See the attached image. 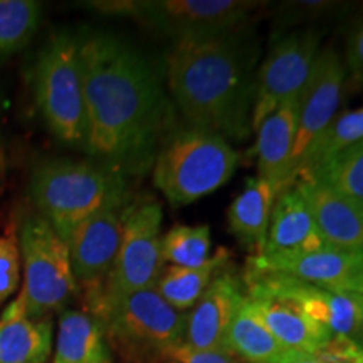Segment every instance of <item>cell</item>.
I'll list each match as a JSON object with an SVG mask.
<instances>
[{
  "label": "cell",
  "instance_id": "cell-1",
  "mask_svg": "<svg viewBox=\"0 0 363 363\" xmlns=\"http://www.w3.org/2000/svg\"><path fill=\"white\" fill-rule=\"evenodd\" d=\"M86 136L91 160L116 174L142 177L153 167L172 126V106L147 57L120 35H79Z\"/></svg>",
  "mask_w": 363,
  "mask_h": 363
},
{
  "label": "cell",
  "instance_id": "cell-2",
  "mask_svg": "<svg viewBox=\"0 0 363 363\" xmlns=\"http://www.w3.org/2000/svg\"><path fill=\"white\" fill-rule=\"evenodd\" d=\"M254 65L256 48L240 33L180 40L167 54V84L190 126L242 142L252 131Z\"/></svg>",
  "mask_w": 363,
  "mask_h": 363
},
{
  "label": "cell",
  "instance_id": "cell-3",
  "mask_svg": "<svg viewBox=\"0 0 363 363\" xmlns=\"http://www.w3.org/2000/svg\"><path fill=\"white\" fill-rule=\"evenodd\" d=\"M29 194L39 216L66 242L89 216L128 197V185L123 175L94 160L48 158L35 165Z\"/></svg>",
  "mask_w": 363,
  "mask_h": 363
},
{
  "label": "cell",
  "instance_id": "cell-4",
  "mask_svg": "<svg viewBox=\"0 0 363 363\" xmlns=\"http://www.w3.org/2000/svg\"><path fill=\"white\" fill-rule=\"evenodd\" d=\"M88 308L103 325L110 348L130 363L169 360L185 342L187 316L172 308L155 288L88 303Z\"/></svg>",
  "mask_w": 363,
  "mask_h": 363
},
{
  "label": "cell",
  "instance_id": "cell-5",
  "mask_svg": "<svg viewBox=\"0 0 363 363\" xmlns=\"http://www.w3.org/2000/svg\"><path fill=\"white\" fill-rule=\"evenodd\" d=\"M239 155L222 136L195 128H174L163 138L153 162V184L172 207H184L225 185Z\"/></svg>",
  "mask_w": 363,
  "mask_h": 363
},
{
  "label": "cell",
  "instance_id": "cell-6",
  "mask_svg": "<svg viewBox=\"0 0 363 363\" xmlns=\"http://www.w3.org/2000/svg\"><path fill=\"white\" fill-rule=\"evenodd\" d=\"M34 98L51 133L71 148H86V104L79 38L56 33L48 39L33 71Z\"/></svg>",
  "mask_w": 363,
  "mask_h": 363
},
{
  "label": "cell",
  "instance_id": "cell-7",
  "mask_svg": "<svg viewBox=\"0 0 363 363\" xmlns=\"http://www.w3.org/2000/svg\"><path fill=\"white\" fill-rule=\"evenodd\" d=\"M163 211L157 201L128 202L115 262L104 281L88 289V303L106 301L155 288L165 267L162 259Z\"/></svg>",
  "mask_w": 363,
  "mask_h": 363
},
{
  "label": "cell",
  "instance_id": "cell-8",
  "mask_svg": "<svg viewBox=\"0 0 363 363\" xmlns=\"http://www.w3.org/2000/svg\"><path fill=\"white\" fill-rule=\"evenodd\" d=\"M19 249L24 262V288L17 298L24 305L26 316L48 318L61 310L78 288L69 249L39 214L22 220Z\"/></svg>",
  "mask_w": 363,
  "mask_h": 363
},
{
  "label": "cell",
  "instance_id": "cell-9",
  "mask_svg": "<svg viewBox=\"0 0 363 363\" xmlns=\"http://www.w3.org/2000/svg\"><path fill=\"white\" fill-rule=\"evenodd\" d=\"M261 6L249 0H157L136 2L135 16L180 43L239 33Z\"/></svg>",
  "mask_w": 363,
  "mask_h": 363
},
{
  "label": "cell",
  "instance_id": "cell-10",
  "mask_svg": "<svg viewBox=\"0 0 363 363\" xmlns=\"http://www.w3.org/2000/svg\"><path fill=\"white\" fill-rule=\"evenodd\" d=\"M321 34L315 29L284 34L269 49L256 76L252 130L281 104L299 96L320 54Z\"/></svg>",
  "mask_w": 363,
  "mask_h": 363
},
{
  "label": "cell",
  "instance_id": "cell-11",
  "mask_svg": "<svg viewBox=\"0 0 363 363\" xmlns=\"http://www.w3.org/2000/svg\"><path fill=\"white\" fill-rule=\"evenodd\" d=\"M246 294L283 299L323 325L333 337H353L363 326V299L358 293H337L276 272L246 271Z\"/></svg>",
  "mask_w": 363,
  "mask_h": 363
},
{
  "label": "cell",
  "instance_id": "cell-12",
  "mask_svg": "<svg viewBox=\"0 0 363 363\" xmlns=\"http://www.w3.org/2000/svg\"><path fill=\"white\" fill-rule=\"evenodd\" d=\"M347 67L335 49H323L318 54L311 74L298 98L296 138L293 147L291 180L298 162L310 150L316 138L338 115Z\"/></svg>",
  "mask_w": 363,
  "mask_h": 363
},
{
  "label": "cell",
  "instance_id": "cell-13",
  "mask_svg": "<svg viewBox=\"0 0 363 363\" xmlns=\"http://www.w3.org/2000/svg\"><path fill=\"white\" fill-rule=\"evenodd\" d=\"M247 271L286 274L337 293H358L363 283V252L325 247L283 256H251Z\"/></svg>",
  "mask_w": 363,
  "mask_h": 363
},
{
  "label": "cell",
  "instance_id": "cell-14",
  "mask_svg": "<svg viewBox=\"0 0 363 363\" xmlns=\"http://www.w3.org/2000/svg\"><path fill=\"white\" fill-rule=\"evenodd\" d=\"M130 197L118 199L89 216L66 240L76 283L93 289L104 281L115 262Z\"/></svg>",
  "mask_w": 363,
  "mask_h": 363
},
{
  "label": "cell",
  "instance_id": "cell-15",
  "mask_svg": "<svg viewBox=\"0 0 363 363\" xmlns=\"http://www.w3.org/2000/svg\"><path fill=\"white\" fill-rule=\"evenodd\" d=\"M305 199L318 233L331 247L363 252V206L345 197L323 180L294 184Z\"/></svg>",
  "mask_w": 363,
  "mask_h": 363
},
{
  "label": "cell",
  "instance_id": "cell-16",
  "mask_svg": "<svg viewBox=\"0 0 363 363\" xmlns=\"http://www.w3.org/2000/svg\"><path fill=\"white\" fill-rule=\"evenodd\" d=\"M246 291L233 274H217L195 303L185 323V345L195 350H222Z\"/></svg>",
  "mask_w": 363,
  "mask_h": 363
},
{
  "label": "cell",
  "instance_id": "cell-17",
  "mask_svg": "<svg viewBox=\"0 0 363 363\" xmlns=\"http://www.w3.org/2000/svg\"><path fill=\"white\" fill-rule=\"evenodd\" d=\"M325 247L331 246L318 233L310 208L298 189L291 185L276 195L264 249L257 256H283Z\"/></svg>",
  "mask_w": 363,
  "mask_h": 363
},
{
  "label": "cell",
  "instance_id": "cell-18",
  "mask_svg": "<svg viewBox=\"0 0 363 363\" xmlns=\"http://www.w3.org/2000/svg\"><path fill=\"white\" fill-rule=\"evenodd\" d=\"M298 98L289 99L257 126V167L262 180H266L276 195L291 187L293 147L296 138Z\"/></svg>",
  "mask_w": 363,
  "mask_h": 363
},
{
  "label": "cell",
  "instance_id": "cell-19",
  "mask_svg": "<svg viewBox=\"0 0 363 363\" xmlns=\"http://www.w3.org/2000/svg\"><path fill=\"white\" fill-rule=\"evenodd\" d=\"M246 301L272 337L289 350L316 355L333 338L323 325L316 323L291 303L259 294H246Z\"/></svg>",
  "mask_w": 363,
  "mask_h": 363
},
{
  "label": "cell",
  "instance_id": "cell-20",
  "mask_svg": "<svg viewBox=\"0 0 363 363\" xmlns=\"http://www.w3.org/2000/svg\"><path fill=\"white\" fill-rule=\"evenodd\" d=\"M51 352V320L26 316L17 298L0 320V363H45Z\"/></svg>",
  "mask_w": 363,
  "mask_h": 363
},
{
  "label": "cell",
  "instance_id": "cell-21",
  "mask_svg": "<svg viewBox=\"0 0 363 363\" xmlns=\"http://www.w3.org/2000/svg\"><path fill=\"white\" fill-rule=\"evenodd\" d=\"M274 201L276 192L271 185L261 177H251L227 211L230 233L252 251V256L264 249Z\"/></svg>",
  "mask_w": 363,
  "mask_h": 363
},
{
  "label": "cell",
  "instance_id": "cell-22",
  "mask_svg": "<svg viewBox=\"0 0 363 363\" xmlns=\"http://www.w3.org/2000/svg\"><path fill=\"white\" fill-rule=\"evenodd\" d=\"M224 352L242 363H294L306 355L289 350L272 337L271 331L249 308L246 298L227 330Z\"/></svg>",
  "mask_w": 363,
  "mask_h": 363
},
{
  "label": "cell",
  "instance_id": "cell-23",
  "mask_svg": "<svg viewBox=\"0 0 363 363\" xmlns=\"http://www.w3.org/2000/svg\"><path fill=\"white\" fill-rule=\"evenodd\" d=\"M52 363H113L111 348L99 320L86 311L62 313Z\"/></svg>",
  "mask_w": 363,
  "mask_h": 363
},
{
  "label": "cell",
  "instance_id": "cell-24",
  "mask_svg": "<svg viewBox=\"0 0 363 363\" xmlns=\"http://www.w3.org/2000/svg\"><path fill=\"white\" fill-rule=\"evenodd\" d=\"M363 140V104L355 110L337 115L298 162L293 172V185L320 174L340 153Z\"/></svg>",
  "mask_w": 363,
  "mask_h": 363
},
{
  "label": "cell",
  "instance_id": "cell-25",
  "mask_svg": "<svg viewBox=\"0 0 363 363\" xmlns=\"http://www.w3.org/2000/svg\"><path fill=\"white\" fill-rule=\"evenodd\" d=\"M227 261H229V252L227 249L220 247L201 267H163L155 284V291L172 308L184 313L195 306V303L199 301V298L202 296L207 286L212 283V279L216 278L220 267L225 266Z\"/></svg>",
  "mask_w": 363,
  "mask_h": 363
},
{
  "label": "cell",
  "instance_id": "cell-26",
  "mask_svg": "<svg viewBox=\"0 0 363 363\" xmlns=\"http://www.w3.org/2000/svg\"><path fill=\"white\" fill-rule=\"evenodd\" d=\"M208 225L177 224L162 235V259L170 266L201 267L211 259Z\"/></svg>",
  "mask_w": 363,
  "mask_h": 363
},
{
  "label": "cell",
  "instance_id": "cell-27",
  "mask_svg": "<svg viewBox=\"0 0 363 363\" xmlns=\"http://www.w3.org/2000/svg\"><path fill=\"white\" fill-rule=\"evenodd\" d=\"M40 6L33 0H0V56L21 51L38 30Z\"/></svg>",
  "mask_w": 363,
  "mask_h": 363
},
{
  "label": "cell",
  "instance_id": "cell-28",
  "mask_svg": "<svg viewBox=\"0 0 363 363\" xmlns=\"http://www.w3.org/2000/svg\"><path fill=\"white\" fill-rule=\"evenodd\" d=\"M315 179L363 206V140L333 158Z\"/></svg>",
  "mask_w": 363,
  "mask_h": 363
},
{
  "label": "cell",
  "instance_id": "cell-29",
  "mask_svg": "<svg viewBox=\"0 0 363 363\" xmlns=\"http://www.w3.org/2000/svg\"><path fill=\"white\" fill-rule=\"evenodd\" d=\"M21 262V249L16 238L0 235V303H4L17 291Z\"/></svg>",
  "mask_w": 363,
  "mask_h": 363
},
{
  "label": "cell",
  "instance_id": "cell-30",
  "mask_svg": "<svg viewBox=\"0 0 363 363\" xmlns=\"http://www.w3.org/2000/svg\"><path fill=\"white\" fill-rule=\"evenodd\" d=\"M169 360L177 363H242L230 353L222 350H195L185 343L175 348Z\"/></svg>",
  "mask_w": 363,
  "mask_h": 363
},
{
  "label": "cell",
  "instance_id": "cell-31",
  "mask_svg": "<svg viewBox=\"0 0 363 363\" xmlns=\"http://www.w3.org/2000/svg\"><path fill=\"white\" fill-rule=\"evenodd\" d=\"M347 67L352 79L363 83V24L353 33L347 48Z\"/></svg>",
  "mask_w": 363,
  "mask_h": 363
},
{
  "label": "cell",
  "instance_id": "cell-32",
  "mask_svg": "<svg viewBox=\"0 0 363 363\" xmlns=\"http://www.w3.org/2000/svg\"><path fill=\"white\" fill-rule=\"evenodd\" d=\"M294 363H321V362L318 360L315 355H305V357H301V358H299V360H296Z\"/></svg>",
  "mask_w": 363,
  "mask_h": 363
},
{
  "label": "cell",
  "instance_id": "cell-33",
  "mask_svg": "<svg viewBox=\"0 0 363 363\" xmlns=\"http://www.w3.org/2000/svg\"><path fill=\"white\" fill-rule=\"evenodd\" d=\"M353 340H355V342L358 343V345H360V347L363 348V326H362V328L360 330H358L357 331V333L355 335H353V337H352Z\"/></svg>",
  "mask_w": 363,
  "mask_h": 363
},
{
  "label": "cell",
  "instance_id": "cell-34",
  "mask_svg": "<svg viewBox=\"0 0 363 363\" xmlns=\"http://www.w3.org/2000/svg\"><path fill=\"white\" fill-rule=\"evenodd\" d=\"M358 294H360L362 299H363V283H362V286H360V291H358Z\"/></svg>",
  "mask_w": 363,
  "mask_h": 363
},
{
  "label": "cell",
  "instance_id": "cell-35",
  "mask_svg": "<svg viewBox=\"0 0 363 363\" xmlns=\"http://www.w3.org/2000/svg\"><path fill=\"white\" fill-rule=\"evenodd\" d=\"M160 363H177V362H174V360H163V362H160Z\"/></svg>",
  "mask_w": 363,
  "mask_h": 363
},
{
  "label": "cell",
  "instance_id": "cell-36",
  "mask_svg": "<svg viewBox=\"0 0 363 363\" xmlns=\"http://www.w3.org/2000/svg\"><path fill=\"white\" fill-rule=\"evenodd\" d=\"M321 362V360H320ZM321 363H345V362H321Z\"/></svg>",
  "mask_w": 363,
  "mask_h": 363
},
{
  "label": "cell",
  "instance_id": "cell-37",
  "mask_svg": "<svg viewBox=\"0 0 363 363\" xmlns=\"http://www.w3.org/2000/svg\"><path fill=\"white\" fill-rule=\"evenodd\" d=\"M362 363H363V360H362Z\"/></svg>",
  "mask_w": 363,
  "mask_h": 363
}]
</instances>
